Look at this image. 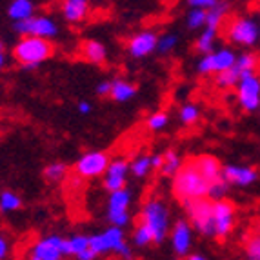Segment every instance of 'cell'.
<instances>
[{"mask_svg": "<svg viewBox=\"0 0 260 260\" xmlns=\"http://www.w3.org/2000/svg\"><path fill=\"white\" fill-rule=\"evenodd\" d=\"M173 195L180 200L209 199V182L199 173L193 160L182 164L173 177Z\"/></svg>", "mask_w": 260, "mask_h": 260, "instance_id": "1", "label": "cell"}, {"mask_svg": "<svg viewBox=\"0 0 260 260\" xmlns=\"http://www.w3.org/2000/svg\"><path fill=\"white\" fill-rule=\"evenodd\" d=\"M55 46L51 40L35 39V37H22L13 48V58L27 70H35L44 60L51 58Z\"/></svg>", "mask_w": 260, "mask_h": 260, "instance_id": "2", "label": "cell"}, {"mask_svg": "<svg viewBox=\"0 0 260 260\" xmlns=\"http://www.w3.org/2000/svg\"><path fill=\"white\" fill-rule=\"evenodd\" d=\"M153 235V244H162L169 233V211L160 199H151L142 206L140 220Z\"/></svg>", "mask_w": 260, "mask_h": 260, "instance_id": "3", "label": "cell"}, {"mask_svg": "<svg viewBox=\"0 0 260 260\" xmlns=\"http://www.w3.org/2000/svg\"><path fill=\"white\" fill-rule=\"evenodd\" d=\"M89 249L99 255H106V253H117L118 256H124V258H131L133 251L131 247L126 244V237H124V231L120 228H109L104 233L93 235L89 237Z\"/></svg>", "mask_w": 260, "mask_h": 260, "instance_id": "4", "label": "cell"}, {"mask_svg": "<svg viewBox=\"0 0 260 260\" xmlns=\"http://www.w3.org/2000/svg\"><path fill=\"white\" fill-rule=\"evenodd\" d=\"M186 215L189 217L191 228L204 237H215L213 225V200L209 199H189L180 200Z\"/></svg>", "mask_w": 260, "mask_h": 260, "instance_id": "5", "label": "cell"}, {"mask_svg": "<svg viewBox=\"0 0 260 260\" xmlns=\"http://www.w3.org/2000/svg\"><path fill=\"white\" fill-rule=\"evenodd\" d=\"M228 40L237 46H255L256 40H260V27L256 20L251 17H235L225 27Z\"/></svg>", "mask_w": 260, "mask_h": 260, "instance_id": "6", "label": "cell"}, {"mask_svg": "<svg viewBox=\"0 0 260 260\" xmlns=\"http://www.w3.org/2000/svg\"><path fill=\"white\" fill-rule=\"evenodd\" d=\"M15 31L22 37H35V39L49 40L58 35V26L51 17H31L29 20L15 24Z\"/></svg>", "mask_w": 260, "mask_h": 260, "instance_id": "7", "label": "cell"}, {"mask_svg": "<svg viewBox=\"0 0 260 260\" xmlns=\"http://www.w3.org/2000/svg\"><path fill=\"white\" fill-rule=\"evenodd\" d=\"M109 164H111V160H109V155L106 151H87L75 164V173L82 178L102 177L108 171Z\"/></svg>", "mask_w": 260, "mask_h": 260, "instance_id": "8", "label": "cell"}, {"mask_svg": "<svg viewBox=\"0 0 260 260\" xmlns=\"http://www.w3.org/2000/svg\"><path fill=\"white\" fill-rule=\"evenodd\" d=\"M129 204H131V191L120 189L109 195L108 202V218L113 228H124L129 224Z\"/></svg>", "mask_w": 260, "mask_h": 260, "instance_id": "9", "label": "cell"}, {"mask_svg": "<svg viewBox=\"0 0 260 260\" xmlns=\"http://www.w3.org/2000/svg\"><path fill=\"white\" fill-rule=\"evenodd\" d=\"M235 60H237V55L231 49H218L211 55L202 56L197 64V71L200 75H218L225 70H231Z\"/></svg>", "mask_w": 260, "mask_h": 260, "instance_id": "10", "label": "cell"}, {"mask_svg": "<svg viewBox=\"0 0 260 260\" xmlns=\"http://www.w3.org/2000/svg\"><path fill=\"white\" fill-rule=\"evenodd\" d=\"M213 225H215V237L218 239H224L233 231L235 204L231 200H213Z\"/></svg>", "mask_w": 260, "mask_h": 260, "instance_id": "11", "label": "cell"}, {"mask_svg": "<svg viewBox=\"0 0 260 260\" xmlns=\"http://www.w3.org/2000/svg\"><path fill=\"white\" fill-rule=\"evenodd\" d=\"M237 99H239L240 108L246 113L258 111L260 106V78L256 75L240 78L237 86Z\"/></svg>", "mask_w": 260, "mask_h": 260, "instance_id": "12", "label": "cell"}, {"mask_svg": "<svg viewBox=\"0 0 260 260\" xmlns=\"http://www.w3.org/2000/svg\"><path fill=\"white\" fill-rule=\"evenodd\" d=\"M156 44H158V35L155 31L146 29V31H139L135 33L129 40H127L126 48L133 58H144V56L151 55L156 49Z\"/></svg>", "mask_w": 260, "mask_h": 260, "instance_id": "13", "label": "cell"}, {"mask_svg": "<svg viewBox=\"0 0 260 260\" xmlns=\"http://www.w3.org/2000/svg\"><path fill=\"white\" fill-rule=\"evenodd\" d=\"M62 244H64V239L56 235L40 239L31 247V260H62L64 258Z\"/></svg>", "mask_w": 260, "mask_h": 260, "instance_id": "14", "label": "cell"}, {"mask_svg": "<svg viewBox=\"0 0 260 260\" xmlns=\"http://www.w3.org/2000/svg\"><path fill=\"white\" fill-rule=\"evenodd\" d=\"M258 178V171L251 166H224L222 168V180H224L228 186L230 184H235V186L246 187L251 186V184L256 182Z\"/></svg>", "mask_w": 260, "mask_h": 260, "instance_id": "15", "label": "cell"}, {"mask_svg": "<svg viewBox=\"0 0 260 260\" xmlns=\"http://www.w3.org/2000/svg\"><path fill=\"white\" fill-rule=\"evenodd\" d=\"M127 173H129V162L124 160V158L111 160L108 171L104 173V187L109 193L124 189V187H126Z\"/></svg>", "mask_w": 260, "mask_h": 260, "instance_id": "16", "label": "cell"}, {"mask_svg": "<svg viewBox=\"0 0 260 260\" xmlns=\"http://www.w3.org/2000/svg\"><path fill=\"white\" fill-rule=\"evenodd\" d=\"M169 239H171V247H173L175 255L187 256L191 247V240H193V228H191L189 222L177 220L173 228H171Z\"/></svg>", "mask_w": 260, "mask_h": 260, "instance_id": "17", "label": "cell"}, {"mask_svg": "<svg viewBox=\"0 0 260 260\" xmlns=\"http://www.w3.org/2000/svg\"><path fill=\"white\" fill-rule=\"evenodd\" d=\"M193 164L197 166L199 173L209 182V186H211L213 182H217V180H220V178H222V168H224V166L218 162L217 156L200 155V156H197L195 160H193Z\"/></svg>", "mask_w": 260, "mask_h": 260, "instance_id": "18", "label": "cell"}, {"mask_svg": "<svg viewBox=\"0 0 260 260\" xmlns=\"http://www.w3.org/2000/svg\"><path fill=\"white\" fill-rule=\"evenodd\" d=\"M78 55L82 60L89 62V64H104L106 58H108L106 46L99 40H84Z\"/></svg>", "mask_w": 260, "mask_h": 260, "instance_id": "19", "label": "cell"}, {"mask_svg": "<svg viewBox=\"0 0 260 260\" xmlns=\"http://www.w3.org/2000/svg\"><path fill=\"white\" fill-rule=\"evenodd\" d=\"M62 17L70 24H77V22H82L84 18L89 13V4L86 0H66L62 4Z\"/></svg>", "mask_w": 260, "mask_h": 260, "instance_id": "20", "label": "cell"}, {"mask_svg": "<svg viewBox=\"0 0 260 260\" xmlns=\"http://www.w3.org/2000/svg\"><path fill=\"white\" fill-rule=\"evenodd\" d=\"M33 11H35V4L29 2V0H15V2H11L9 8H8L9 18L15 20V24L24 22V20H29L31 17H35Z\"/></svg>", "mask_w": 260, "mask_h": 260, "instance_id": "21", "label": "cell"}, {"mask_svg": "<svg viewBox=\"0 0 260 260\" xmlns=\"http://www.w3.org/2000/svg\"><path fill=\"white\" fill-rule=\"evenodd\" d=\"M258 64H260V58L255 53H246V55L237 56L233 70L237 71V75L240 78H244V77H249V75H256Z\"/></svg>", "mask_w": 260, "mask_h": 260, "instance_id": "22", "label": "cell"}, {"mask_svg": "<svg viewBox=\"0 0 260 260\" xmlns=\"http://www.w3.org/2000/svg\"><path fill=\"white\" fill-rule=\"evenodd\" d=\"M137 95V86L127 80H113L111 82V91H109V99H113L115 102H127Z\"/></svg>", "mask_w": 260, "mask_h": 260, "instance_id": "23", "label": "cell"}, {"mask_svg": "<svg viewBox=\"0 0 260 260\" xmlns=\"http://www.w3.org/2000/svg\"><path fill=\"white\" fill-rule=\"evenodd\" d=\"M86 249H89V237H84V235H75L71 239H64V244H62L64 256H78Z\"/></svg>", "mask_w": 260, "mask_h": 260, "instance_id": "24", "label": "cell"}, {"mask_svg": "<svg viewBox=\"0 0 260 260\" xmlns=\"http://www.w3.org/2000/svg\"><path fill=\"white\" fill-rule=\"evenodd\" d=\"M217 29H211V27H206L202 33L199 35L195 42V49L199 55L206 56V55H211L213 48H215V39H217Z\"/></svg>", "mask_w": 260, "mask_h": 260, "instance_id": "25", "label": "cell"}, {"mask_svg": "<svg viewBox=\"0 0 260 260\" xmlns=\"http://www.w3.org/2000/svg\"><path fill=\"white\" fill-rule=\"evenodd\" d=\"M228 11H230V4H225V2H218L213 9L206 11V27H211V29L218 31V27L222 26Z\"/></svg>", "mask_w": 260, "mask_h": 260, "instance_id": "26", "label": "cell"}, {"mask_svg": "<svg viewBox=\"0 0 260 260\" xmlns=\"http://www.w3.org/2000/svg\"><path fill=\"white\" fill-rule=\"evenodd\" d=\"M182 168V162H180V156L177 155V151L169 149L162 155V169L160 173L166 177H175L178 173V169Z\"/></svg>", "mask_w": 260, "mask_h": 260, "instance_id": "27", "label": "cell"}, {"mask_svg": "<svg viewBox=\"0 0 260 260\" xmlns=\"http://www.w3.org/2000/svg\"><path fill=\"white\" fill-rule=\"evenodd\" d=\"M239 82H240V77L237 75V71H235L233 68L215 75V84H217V87H220V89H233L235 86H239Z\"/></svg>", "mask_w": 260, "mask_h": 260, "instance_id": "28", "label": "cell"}, {"mask_svg": "<svg viewBox=\"0 0 260 260\" xmlns=\"http://www.w3.org/2000/svg\"><path fill=\"white\" fill-rule=\"evenodd\" d=\"M149 171H151V156H137L129 164V173L137 178L148 177Z\"/></svg>", "mask_w": 260, "mask_h": 260, "instance_id": "29", "label": "cell"}, {"mask_svg": "<svg viewBox=\"0 0 260 260\" xmlns=\"http://www.w3.org/2000/svg\"><path fill=\"white\" fill-rule=\"evenodd\" d=\"M22 200L13 191H2L0 193V209L2 211H17L20 209Z\"/></svg>", "mask_w": 260, "mask_h": 260, "instance_id": "30", "label": "cell"}, {"mask_svg": "<svg viewBox=\"0 0 260 260\" xmlns=\"http://www.w3.org/2000/svg\"><path fill=\"white\" fill-rule=\"evenodd\" d=\"M178 117L182 120V124L186 126H193L197 120L200 118V109L197 104H184L180 108V113H178Z\"/></svg>", "mask_w": 260, "mask_h": 260, "instance_id": "31", "label": "cell"}, {"mask_svg": "<svg viewBox=\"0 0 260 260\" xmlns=\"http://www.w3.org/2000/svg\"><path fill=\"white\" fill-rule=\"evenodd\" d=\"M66 171H68V166L62 164V162H53V164L46 166L44 168V177L51 180V182H58L60 178H64Z\"/></svg>", "mask_w": 260, "mask_h": 260, "instance_id": "32", "label": "cell"}, {"mask_svg": "<svg viewBox=\"0 0 260 260\" xmlns=\"http://www.w3.org/2000/svg\"><path fill=\"white\" fill-rule=\"evenodd\" d=\"M244 251L247 260H260V235H253L246 240Z\"/></svg>", "mask_w": 260, "mask_h": 260, "instance_id": "33", "label": "cell"}, {"mask_svg": "<svg viewBox=\"0 0 260 260\" xmlns=\"http://www.w3.org/2000/svg\"><path fill=\"white\" fill-rule=\"evenodd\" d=\"M133 242H135V246L146 247V246H149V244H153V235L149 233L148 228H144L142 224H139L137 230L133 231Z\"/></svg>", "mask_w": 260, "mask_h": 260, "instance_id": "34", "label": "cell"}, {"mask_svg": "<svg viewBox=\"0 0 260 260\" xmlns=\"http://www.w3.org/2000/svg\"><path fill=\"white\" fill-rule=\"evenodd\" d=\"M168 122H169L168 113H166V111H156L148 118V127L151 131H160V129H164V127L168 126Z\"/></svg>", "mask_w": 260, "mask_h": 260, "instance_id": "35", "label": "cell"}, {"mask_svg": "<svg viewBox=\"0 0 260 260\" xmlns=\"http://www.w3.org/2000/svg\"><path fill=\"white\" fill-rule=\"evenodd\" d=\"M202 26H206V11L204 9H191L187 13V27L199 29Z\"/></svg>", "mask_w": 260, "mask_h": 260, "instance_id": "36", "label": "cell"}, {"mask_svg": "<svg viewBox=\"0 0 260 260\" xmlns=\"http://www.w3.org/2000/svg\"><path fill=\"white\" fill-rule=\"evenodd\" d=\"M178 44V37L173 35V33H169V35H164V37H158V44H156V49L164 55L171 53L175 48H177Z\"/></svg>", "mask_w": 260, "mask_h": 260, "instance_id": "37", "label": "cell"}, {"mask_svg": "<svg viewBox=\"0 0 260 260\" xmlns=\"http://www.w3.org/2000/svg\"><path fill=\"white\" fill-rule=\"evenodd\" d=\"M228 184L224 182V180H217V182H213L211 186H209V199L213 200H222L224 199V195L228 193Z\"/></svg>", "mask_w": 260, "mask_h": 260, "instance_id": "38", "label": "cell"}, {"mask_svg": "<svg viewBox=\"0 0 260 260\" xmlns=\"http://www.w3.org/2000/svg\"><path fill=\"white\" fill-rule=\"evenodd\" d=\"M217 4H218L217 0H191L189 8L191 9H204V11H209V9H213Z\"/></svg>", "mask_w": 260, "mask_h": 260, "instance_id": "39", "label": "cell"}, {"mask_svg": "<svg viewBox=\"0 0 260 260\" xmlns=\"http://www.w3.org/2000/svg\"><path fill=\"white\" fill-rule=\"evenodd\" d=\"M109 91H111V82H108V80H104V82H100L96 86V95L109 96Z\"/></svg>", "mask_w": 260, "mask_h": 260, "instance_id": "40", "label": "cell"}, {"mask_svg": "<svg viewBox=\"0 0 260 260\" xmlns=\"http://www.w3.org/2000/svg\"><path fill=\"white\" fill-rule=\"evenodd\" d=\"M8 253H9V246H8V242H6V239L0 235V260H4L6 256H8Z\"/></svg>", "mask_w": 260, "mask_h": 260, "instance_id": "41", "label": "cell"}, {"mask_svg": "<svg viewBox=\"0 0 260 260\" xmlns=\"http://www.w3.org/2000/svg\"><path fill=\"white\" fill-rule=\"evenodd\" d=\"M151 169L160 171L162 169V155H153L151 156Z\"/></svg>", "mask_w": 260, "mask_h": 260, "instance_id": "42", "label": "cell"}, {"mask_svg": "<svg viewBox=\"0 0 260 260\" xmlns=\"http://www.w3.org/2000/svg\"><path fill=\"white\" fill-rule=\"evenodd\" d=\"M78 260H95L96 258V255L91 251V249H86L84 253H80V255L77 256Z\"/></svg>", "mask_w": 260, "mask_h": 260, "instance_id": "43", "label": "cell"}, {"mask_svg": "<svg viewBox=\"0 0 260 260\" xmlns=\"http://www.w3.org/2000/svg\"><path fill=\"white\" fill-rule=\"evenodd\" d=\"M89 111H91V104H89V102H80V104H78V113L87 115Z\"/></svg>", "mask_w": 260, "mask_h": 260, "instance_id": "44", "label": "cell"}, {"mask_svg": "<svg viewBox=\"0 0 260 260\" xmlns=\"http://www.w3.org/2000/svg\"><path fill=\"white\" fill-rule=\"evenodd\" d=\"M4 64H6V53H4V42L0 40V70L4 68Z\"/></svg>", "mask_w": 260, "mask_h": 260, "instance_id": "45", "label": "cell"}, {"mask_svg": "<svg viewBox=\"0 0 260 260\" xmlns=\"http://www.w3.org/2000/svg\"><path fill=\"white\" fill-rule=\"evenodd\" d=\"M186 260H208L204 255H199V253H193V255H187Z\"/></svg>", "mask_w": 260, "mask_h": 260, "instance_id": "46", "label": "cell"}, {"mask_svg": "<svg viewBox=\"0 0 260 260\" xmlns=\"http://www.w3.org/2000/svg\"><path fill=\"white\" fill-rule=\"evenodd\" d=\"M258 15H260V6H258Z\"/></svg>", "mask_w": 260, "mask_h": 260, "instance_id": "47", "label": "cell"}, {"mask_svg": "<svg viewBox=\"0 0 260 260\" xmlns=\"http://www.w3.org/2000/svg\"><path fill=\"white\" fill-rule=\"evenodd\" d=\"M258 113H260V106H258Z\"/></svg>", "mask_w": 260, "mask_h": 260, "instance_id": "48", "label": "cell"}, {"mask_svg": "<svg viewBox=\"0 0 260 260\" xmlns=\"http://www.w3.org/2000/svg\"><path fill=\"white\" fill-rule=\"evenodd\" d=\"M177 260H178V258H177Z\"/></svg>", "mask_w": 260, "mask_h": 260, "instance_id": "49", "label": "cell"}]
</instances>
